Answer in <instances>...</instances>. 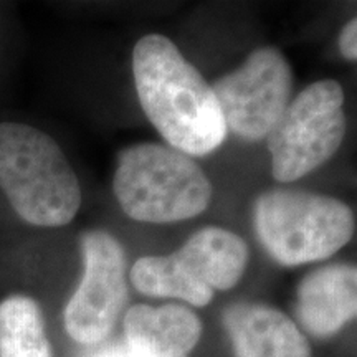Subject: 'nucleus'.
Wrapping results in <instances>:
<instances>
[{
	"instance_id": "20e7f679",
	"label": "nucleus",
	"mask_w": 357,
	"mask_h": 357,
	"mask_svg": "<svg viewBox=\"0 0 357 357\" xmlns=\"http://www.w3.org/2000/svg\"><path fill=\"white\" fill-rule=\"evenodd\" d=\"M257 235L281 265L329 258L352 238L354 213L341 200L301 190H268L255 205Z\"/></svg>"
},
{
	"instance_id": "9d476101",
	"label": "nucleus",
	"mask_w": 357,
	"mask_h": 357,
	"mask_svg": "<svg viewBox=\"0 0 357 357\" xmlns=\"http://www.w3.org/2000/svg\"><path fill=\"white\" fill-rule=\"evenodd\" d=\"M124 336L131 357H189L202 336V321L178 305L129 307Z\"/></svg>"
},
{
	"instance_id": "39448f33",
	"label": "nucleus",
	"mask_w": 357,
	"mask_h": 357,
	"mask_svg": "<svg viewBox=\"0 0 357 357\" xmlns=\"http://www.w3.org/2000/svg\"><path fill=\"white\" fill-rule=\"evenodd\" d=\"M248 263L247 243L234 231L207 227L167 257L139 258L131 268V283L147 296L174 298L192 306H207L213 291L234 288Z\"/></svg>"
},
{
	"instance_id": "9b49d317",
	"label": "nucleus",
	"mask_w": 357,
	"mask_h": 357,
	"mask_svg": "<svg viewBox=\"0 0 357 357\" xmlns=\"http://www.w3.org/2000/svg\"><path fill=\"white\" fill-rule=\"evenodd\" d=\"M298 318L307 333L331 336L356 318L357 271L354 265H331L312 271L298 288Z\"/></svg>"
},
{
	"instance_id": "4468645a",
	"label": "nucleus",
	"mask_w": 357,
	"mask_h": 357,
	"mask_svg": "<svg viewBox=\"0 0 357 357\" xmlns=\"http://www.w3.org/2000/svg\"><path fill=\"white\" fill-rule=\"evenodd\" d=\"M86 357H131L126 344H108L95 349Z\"/></svg>"
},
{
	"instance_id": "7ed1b4c3",
	"label": "nucleus",
	"mask_w": 357,
	"mask_h": 357,
	"mask_svg": "<svg viewBox=\"0 0 357 357\" xmlns=\"http://www.w3.org/2000/svg\"><path fill=\"white\" fill-rule=\"evenodd\" d=\"M113 189L124 213L147 223L187 220L212 199L211 181L190 155L154 142L123 151Z\"/></svg>"
},
{
	"instance_id": "1a4fd4ad",
	"label": "nucleus",
	"mask_w": 357,
	"mask_h": 357,
	"mask_svg": "<svg viewBox=\"0 0 357 357\" xmlns=\"http://www.w3.org/2000/svg\"><path fill=\"white\" fill-rule=\"evenodd\" d=\"M236 357H311L296 323L261 303H236L223 316Z\"/></svg>"
},
{
	"instance_id": "423d86ee",
	"label": "nucleus",
	"mask_w": 357,
	"mask_h": 357,
	"mask_svg": "<svg viewBox=\"0 0 357 357\" xmlns=\"http://www.w3.org/2000/svg\"><path fill=\"white\" fill-rule=\"evenodd\" d=\"M342 105L344 93L334 79L310 84L289 102L266 136L276 181H296L333 158L346 136Z\"/></svg>"
},
{
	"instance_id": "ddd939ff",
	"label": "nucleus",
	"mask_w": 357,
	"mask_h": 357,
	"mask_svg": "<svg viewBox=\"0 0 357 357\" xmlns=\"http://www.w3.org/2000/svg\"><path fill=\"white\" fill-rule=\"evenodd\" d=\"M339 48L347 60L354 61L357 56V22L356 19L349 20L339 35Z\"/></svg>"
},
{
	"instance_id": "f257e3e1",
	"label": "nucleus",
	"mask_w": 357,
	"mask_h": 357,
	"mask_svg": "<svg viewBox=\"0 0 357 357\" xmlns=\"http://www.w3.org/2000/svg\"><path fill=\"white\" fill-rule=\"evenodd\" d=\"M132 71L142 109L169 146L205 155L225 141L227 126L212 86L167 37H142L134 47Z\"/></svg>"
},
{
	"instance_id": "f03ea898",
	"label": "nucleus",
	"mask_w": 357,
	"mask_h": 357,
	"mask_svg": "<svg viewBox=\"0 0 357 357\" xmlns=\"http://www.w3.org/2000/svg\"><path fill=\"white\" fill-rule=\"evenodd\" d=\"M0 189L37 227H63L82 205L77 174L56 141L22 123H0Z\"/></svg>"
},
{
	"instance_id": "0eeeda50",
	"label": "nucleus",
	"mask_w": 357,
	"mask_h": 357,
	"mask_svg": "<svg viewBox=\"0 0 357 357\" xmlns=\"http://www.w3.org/2000/svg\"><path fill=\"white\" fill-rule=\"evenodd\" d=\"M227 131L247 141L270 134L289 105L293 71L283 53L258 48L247 61L212 86Z\"/></svg>"
},
{
	"instance_id": "6e6552de",
	"label": "nucleus",
	"mask_w": 357,
	"mask_h": 357,
	"mask_svg": "<svg viewBox=\"0 0 357 357\" xmlns=\"http://www.w3.org/2000/svg\"><path fill=\"white\" fill-rule=\"evenodd\" d=\"M84 273L65 307V328L82 344L105 341L114 328L128 296L124 253L106 231L83 236Z\"/></svg>"
},
{
	"instance_id": "f8f14e48",
	"label": "nucleus",
	"mask_w": 357,
	"mask_h": 357,
	"mask_svg": "<svg viewBox=\"0 0 357 357\" xmlns=\"http://www.w3.org/2000/svg\"><path fill=\"white\" fill-rule=\"evenodd\" d=\"M0 357H52L38 303L13 294L0 303Z\"/></svg>"
}]
</instances>
